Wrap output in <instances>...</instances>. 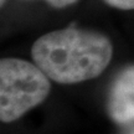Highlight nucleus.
Wrapping results in <instances>:
<instances>
[{"label": "nucleus", "mask_w": 134, "mask_h": 134, "mask_svg": "<svg viewBox=\"0 0 134 134\" xmlns=\"http://www.w3.org/2000/svg\"><path fill=\"white\" fill-rule=\"evenodd\" d=\"M34 62L60 85H75L100 76L113 57L105 35L66 27L40 36L31 47Z\"/></svg>", "instance_id": "1"}, {"label": "nucleus", "mask_w": 134, "mask_h": 134, "mask_svg": "<svg viewBox=\"0 0 134 134\" xmlns=\"http://www.w3.org/2000/svg\"><path fill=\"white\" fill-rule=\"evenodd\" d=\"M51 91L47 75L34 62L16 57L0 61V119L11 123L41 104Z\"/></svg>", "instance_id": "2"}, {"label": "nucleus", "mask_w": 134, "mask_h": 134, "mask_svg": "<svg viewBox=\"0 0 134 134\" xmlns=\"http://www.w3.org/2000/svg\"><path fill=\"white\" fill-rule=\"evenodd\" d=\"M108 110L112 119L118 123H128L134 119V66L122 70L113 81Z\"/></svg>", "instance_id": "3"}, {"label": "nucleus", "mask_w": 134, "mask_h": 134, "mask_svg": "<svg viewBox=\"0 0 134 134\" xmlns=\"http://www.w3.org/2000/svg\"><path fill=\"white\" fill-rule=\"evenodd\" d=\"M107 5L119 10H134V0H103Z\"/></svg>", "instance_id": "4"}, {"label": "nucleus", "mask_w": 134, "mask_h": 134, "mask_svg": "<svg viewBox=\"0 0 134 134\" xmlns=\"http://www.w3.org/2000/svg\"><path fill=\"white\" fill-rule=\"evenodd\" d=\"M42 1H45L51 8L63 9V8H67V6H71V5L76 4L78 0H42Z\"/></svg>", "instance_id": "5"}, {"label": "nucleus", "mask_w": 134, "mask_h": 134, "mask_svg": "<svg viewBox=\"0 0 134 134\" xmlns=\"http://www.w3.org/2000/svg\"><path fill=\"white\" fill-rule=\"evenodd\" d=\"M5 1H6V0H0V4H1V6L5 4Z\"/></svg>", "instance_id": "6"}]
</instances>
